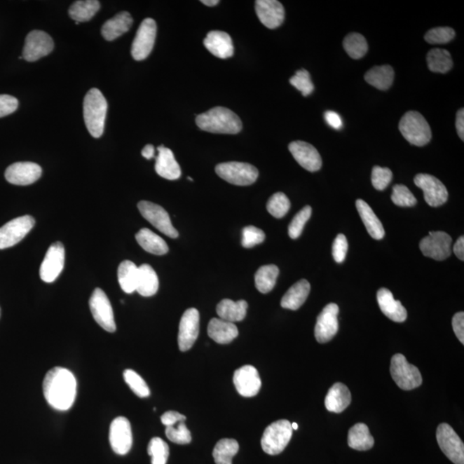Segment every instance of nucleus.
Returning a JSON list of instances; mask_svg holds the SVG:
<instances>
[{
	"instance_id": "nucleus-21",
	"label": "nucleus",
	"mask_w": 464,
	"mask_h": 464,
	"mask_svg": "<svg viewBox=\"0 0 464 464\" xmlns=\"http://www.w3.org/2000/svg\"><path fill=\"white\" fill-rule=\"evenodd\" d=\"M233 383L238 393L245 397H253L259 393L261 380L256 367L245 366L235 371Z\"/></svg>"
},
{
	"instance_id": "nucleus-42",
	"label": "nucleus",
	"mask_w": 464,
	"mask_h": 464,
	"mask_svg": "<svg viewBox=\"0 0 464 464\" xmlns=\"http://www.w3.org/2000/svg\"><path fill=\"white\" fill-rule=\"evenodd\" d=\"M343 47L348 55L355 60L362 58L368 51L366 38L359 33H351L346 36Z\"/></svg>"
},
{
	"instance_id": "nucleus-4",
	"label": "nucleus",
	"mask_w": 464,
	"mask_h": 464,
	"mask_svg": "<svg viewBox=\"0 0 464 464\" xmlns=\"http://www.w3.org/2000/svg\"><path fill=\"white\" fill-rule=\"evenodd\" d=\"M399 130L414 146H424L432 139L431 128L419 112H407L399 123Z\"/></svg>"
},
{
	"instance_id": "nucleus-14",
	"label": "nucleus",
	"mask_w": 464,
	"mask_h": 464,
	"mask_svg": "<svg viewBox=\"0 0 464 464\" xmlns=\"http://www.w3.org/2000/svg\"><path fill=\"white\" fill-rule=\"evenodd\" d=\"M54 47V41L48 34L41 30H33L26 37L22 58L29 62H36L50 54Z\"/></svg>"
},
{
	"instance_id": "nucleus-60",
	"label": "nucleus",
	"mask_w": 464,
	"mask_h": 464,
	"mask_svg": "<svg viewBox=\"0 0 464 464\" xmlns=\"http://www.w3.org/2000/svg\"><path fill=\"white\" fill-rule=\"evenodd\" d=\"M142 154L143 157L144 158L148 159V161H150V159L153 158L155 157L154 146H152V144H146V146L143 148Z\"/></svg>"
},
{
	"instance_id": "nucleus-64",
	"label": "nucleus",
	"mask_w": 464,
	"mask_h": 464,
	"mask_svg": "<svg viewBox=\"0 0 464 464\" xmlns=\"http://www.w3.org/2000/svg\"><path fill=\"white\" fill-rule=\"evenodd\" d=\"M0 317H1V308H0Z\"/></svg>"
},
{
	"instance_id": "nucleus-48",
	"label": "nucleus",
	"mask_w": 464,
	"mask_h": 464,
	"mask_svg": "<svg viewBox=\"0 0 464 464\" xmlns=\"http://www.w3.org/2000/svg\"><path fill=\"white\" fill-rule=\"evenodd\" d=\"M394 204L398 207H411L417 203L416 198L414 197L410 190L404 185H395L393 196H391Z\"/></svg>"
},
{
	"instance_id": "nucleus-25",
	"label": "nucleus",
	"mask_w": 464,
	"mask_h": 464,
	"mask_svg": "<svg viewBox=\"0 0 464 464\" xmlns=\"http://www.w3.org/2000/svg\"><path fill=\"white\" fill-rule=\"evenodd\" d=\"M158 155L156 158L155 170L158 176L174 181L180 178L182 171L172 151L161 146L158 147Z\"/></svg>"
},
{
	"instance_id": "nucleus-54",
	"label": "nucleus",
	"mask_w": 464,
	"mask_h": 464,
	"mask_svg": "<svg viewBox=\"0 0 464 464\" xmlns=\"http://www.w3.org/2000/svg\"><path fill=\"white\" fill-rule=\"evenodd\" d=\"M18 108V101L16 97L10 95H0V118L14 113Z\"/></svg>"
},
{
	"instance_id": "nucleus-63",
	"label": "nucleus",
	"mask_w": 464,
	"mask_h": 464,
	"mask_svg": "<svg viewBox=\"0 0 464 464\" xmlns=\"http://www.w3.org/2000/svg\"><path fill=\"white\" fill-rule=\"evenodd\" d=\"M188 179H189V181L193 182V179L191 177H188Z\"/></svg>"
},
{
	"instance_id": "nucleus-1",
	"label": "nucleus",
	"mask_w": 464,
	"mask_h": 464,
	"mask_svg": "<svg viewBox=\"0 0 464 464\" xmlns=\"http://www.w3.org/2000/svg\"><path fill=\"white\" fill-rule=\"evenodd\" d=\"M43 395L53 409L69 410L77 395V381L69 370L55 367L48 371L43 380Z\"/></svg>"
},
{
	"instance_id": "nucleus-29",
	"label": "nucleus",
	"mask_w": 464,
	"mask_h": 464,
	"mask_svg": "<svg viewBox=\"0 0 464 464\" xmlns=\"http://www.w3.org/2000/svg\"><path fill=\"white\" fill-rule=\"evenodd\" d=\"M207 333L209 337L219 344H228L238 336V327L233 322L220 318H212L209 322Z\"/></svg>"
},
{
	"instance_id": "nucleus-32",
	"label": "nucleus",
	"mask_w": 464,
	"mask_h": 464,
	"mask_svg": "<svg viewBox=\"0 0 464 464\" xmlns=\"http://www.w3.org/2000/svg\"><path fill=\"white\" fill-rule=\"evenodd\" d=\"M248 310V303L245 300L232 301L223 299L217 306V314L220 319L230 322H241L245 318Z\"/></svg>"
},
{
	"instance_id": "nucleus-24",
	"label": "nucleus",
	"mask_w": 464,
	"mask_h": 464,
	"mask_svg": "<svg viewBox=\"0 0 464 464\" xmlns=\"http://www.w3.org/2000/svg\"><path fill=\"white\" fill-rule=\"evenodd\" d=\"M204 45L212 55L219 59H228L234 55L233 43L227 33L214 30L205 38Z\"/></svg>"
},
{
	"instance_id": "nucleus-38",
	"label": "nucleus",
	"mask_w": 464,
	"mask_h": 464,
	"mask_svg": "<svg viewBox=\"0 0 464 464\" xmlns=\"http://www.w3.org/2000/svg\"><path fill=\"white\" fill-rule=\"evenodd\" d=\"M280 270L275 265L262 266L257 270L254 275V282L257 290L266 294L271 292L275 287Z\"/></svg>"
},
{
	"instance_id": "nucleus-17",
	"label": "nucleus",
	"mask_w": 464,
	"mask_h": 464,
	"mask_svg": "<svg viewBox=\"0 0 464 464\" xmlns=\"http://www.w3.org/2000/svg\"><path fill=\"white\" fill-rule=\"evenodd\" d=\"M200 332V313L196 308L185 311L179 325L178 346L182 352L188 351L196 343Z\"/></svg>"
},
{
	"instance_id": "nucleus-23",
	"label": "nucleus",
	"mask_w": 464,
	"mask_h": 464,
	"mask_svg": "<svg viewBox=\"0 0 464 464\" xmlns=\"http://www.w3.org/2000/svg\"><path fill=\"white\" fill-rule=\"evenodd\" d=\"M256 13L261 24L268 29H276L283 24L284 6L277 0H257Z\"/></svg>"
},
{
	"instance_id": "nucleus-57",
	"label": "nucleus",
	"mask_w": 464,
	"mask_h": 464,
	"mask_svg": "<svg viewBox=\"0 0 464 464\" xmlns=\"http://www.w3.org/2000/svg\"><path fill=\"white\" fill-rule=\"evenodd\" d=\"M325 118L331 128L334 129H341L343 123H342L341 118L337 113L334 111H327L325 114Z\"/></svg>"
},
{
	"instance_id": "nucleus-51",
	"label": "nucleus",
	"mask_w": 464,
	"mask_h": 464,
	"mask_svg": "<svg viewBox=\"0 0 464 464\" xmlns=\"http://www.w3.org/2000/svg\"><path fill=\"white\" fill-rule=\"evenodd\" d=\"M266 235L264 231L259 228L253 226H246L243 229L242 245L246 249L253 248V247L264 243Z\"/></svg>"
},
{
	"instance_id": "nucleus-34",
	"label": "nucleus",
	"mask_w": 464,
	"mask_h": 464,
	"mask_svg": "<svg viewBox=\"0 0 464 464\" xmlns=\"http://www.w3.org/2000/svg\"><path fill=\"white\" fill-rule=\"evenodd\" d=\"M136 240L144 250L156 256L168 253L169 247L161 237L147 228L140 230L135 236Z\"/></svg>"
},
{
	"instance_id": "nucleus-20",
	"label": "nucleus",
	"mask_w": 464,
	"mask_h": 464,
	"mask_svg": "<svg viewBox=\"0 0 464 464\" xmlns=\"http://www.w3.org/2000/svg\"><path fill=\"white\" fill-rule=\"evenodd\" d=\"M43 173L41 166L32 162L15 163L6 169L5 177L11 184L26 186L36 182Z\"/></svg>"
},
{
	"instance_id": "nucleus-6",
	"label": "nucleus",
	"mask_w": 464,
	"mask_h": 464,
	"mask_svg": "<svg viewBox=\"0 0 464 464\" xmlns=\"http://www.w3.org/2000/svg\"><path fill=\"white\" fill-rule=\"evenodd\" d=\"M216 173L231 184L249 186L254 184L259 176L256 167L248 163L227 162L216 166Z\"/></svg>"
},
{
	"instance_id": "nucleus-26",
	"label": "nucleus",
	"mask_w": 464,
	"mask_h": 464,
	"mask_svg": "<svg viewBox=\"0 0 464 464\" xmlns=\"http://www.w3.org/2000/svg\"><path fill=\"white\" fill-rule=\"evenodd\" d=\"M376 299L380 309L388 318L395 322L406 321L408 313L402 303L394 299L393 292L386 288H381L376 294Z\"/></svg>"
},
{
	"instance_id": "nucleus-45",
	"label": "nucleus",
	"mask_w": 464,
	"mask_h": 464,
	"mask_svg": "<svg viewBox=\"0 0 464 464\" xmlns=\"http://www.w3.org/2000/svg\"><path fill=\"white\" fill-rule=\"evenodd\" d=\"M290 207V200L284 193L281 192L276 193L270 197L267 203L269 214L276 219H281L286 216Z\"/></svg>"
},
{
	"instance_id": "nucleus-35",
	"label": "nucleus",
	"mask_w": 464,
	"mask_h": 464,
	"mask_svg": "<svg viewBox=\"0 0 464 464\" xmlns=\"http://www.w3.org/2000/svg\"><path fill=\"white\" fill-rule=\"evenodd\" d=\"M348 446L356 451H368L374 446V437L367 425L357 423L349 430Z\"/></svg>"
},
{
	"instance_id": "nucleus-30",
	"label": "nucleus",
	"mask_w": 464,
	"mask_h": 464,
	"mask_svg": "<svg viewBox=\"0 0 464 464\" xmlns=\"http://www.w3.org/2000/svg\"><path fill=\"white\" fill-rule=\"evenodd\" d=\"M311 292V285L306 280H300L295 283L281 299V306L284 309L299 310L306 301Z\"/></svg>"
},
{
	"instance_id": "nucleus-2",
	"label": "nucleus",
	"mask_w": 464,
	"mask_h": 464,
	"mask_svg": "<svg viewBox=\"0 0 464 464\" xmlns=\"http://www.w3.org/2000/svg\"><path fill=\"white\" fill-rule=\"evenodd\" d=\"M196 124L201 130L212 134L237 135L243 128L242 121L231 109L215 107L196 117Z\"/></svg>"
},
{
	"instance_id": "nucleus-15",
	"label": "nucleus",
	"mask_w": 464,
	"mask_h": 464,
	"mask_svg": "<svg viewBox=\"0 0 464 464\" xmlns=\"http://www.w3.org/2000/svg\"><path fill=\"white\" fill-rule=\"evenodd\" d=\"M414 184L422 189L425 203L430 207H437L446 203L449 196L447 189L435 177L428 174H418L414 177Z\"/></svg>"
},
{
	"instance_id": "nucleus-22",
	"label": "nucleus",
	"mask_w": 464,
	"mask_h": 464,
	"mask_svg": "<svg viewBox=\"0 0 464 464\" xmlns=\"http://www.w3.org/2000/svg\"><path fill=\"white\" fill-rule=\"evenodd\" d=\"M288 148L292 157L303 169L311 172L321 169L322 165L321 156L313 144L298 140L289 144Z\"/></svg>"
},
{
	"instance_id": "nucleus-39",
	"label": "nucleus",
	"mask_w": 464,
	"mask_h": 464,
	"mask_svg": "<svg viewBox=\"0 0 464 464\" xmlns=\"http://www.w3.org/2000/svg\"><path fill=\"white\" fill-rule=\"evenodd\" d=\"M427 62L429 70L437 74H446L453 67L450 53L442 48H433L428 52Z\"/></svg>"
},
{
	"instance_id": "nucleus-52",
	"label": "nucleus",
	"mask_w": 464,
	"mask_h": 464,
	"mask_svg": "<svg viewBox=\"0 0 464 464\" xmlns=\"http://www.w3.org/2000/svg\"><path fill=\"white\" fill-rule=\"evenodd\" d=\"M393 174L389 168H382V167L375 166L372 169L371 182L376 190L385 189L393 181Z\"/></svg>"
},
{
	"instance_id": "nucleus-47",
	"label": "nucleus",
	"mask_w": 464,
	"mask_h": 464,
	"mask_svg": "<svg viewBox=\"0 0 464 464\" xmlns=\"http://www.w3.org/2000/svg\"><path fill=\"white\" fill-rule=\"evenodd\" d=\"M184 422H179L177 424V427H175V425L173 427H166L165 435L171 442L177 444H188L191 443V432H190Z\"/></svg>"
},
{
	"instance_id": "nucleus-59",
	"label": "nucleus",
	"mask_w": 464,
	"mask_h": 464,
	"mask_svg": "<svg viewBox=\"0 0 464 464\" xmlns=\"http://www.w3.org/2000/svg\"><path fill=\"white\" fill-rule=\"evenodd\" d=\"M453 251L456 257H458L459 260H464V238L463 236L460 237L458 239V241L456 242Z\"/></svg>"
},
{
	"instance_id": "nucleus-41",
	"label": "nucleus",
	"mask_w": 464,
	"mask_h": 464,
	"mask_svg": "<svg viewBox=\"0 0 464 464\" xmlns=\"http://www.w3.org/2000/svg\"><path fill=\"white\" fill-rule=\"evenodd\" d=\"M239 451L238 441L233 439H220L212 451L216 464H232V458Z\"/></svg>"
},
{
	"instance_id": "nucleus-61",
	"label": "nucleus",
	"mask_w": 464,
	"mask_h": 464,
	"mask_svg": "<svg viewBox=\"0 0 464 464\" xmlns=\"http://www.w3.org/2000/svg\"><path fill=\"white\" fill-rule=\"evenodd\" d=\"M201 3L204 4L207 6H215L219 3V0H203Z\"/></svg>"
},
{
	"instance_id": "nucleus-11",
	"label": "nucleus",
	"mask_w": 464,
	"mask_h": 464,
	"mask_svg": "<svg viewBox=\"0 0 464 464\" xmlns=\"http://www.w3.org/2000/svg\"><path fill=\"white\" fill-rule=\"evenodd\" d=\"M138 208L144 218L162 233L171 238H178V231L172 226L168 212L161 205L142 200L139 201Z\"/></svg>"
},
{
	"instance_id": "nucleus-33",
	"label": "nucleus",
	"mask_w": 464,
	"mask_h": 464,
	"mask_svg": "<svg viewBox=\"0 0 464 464\" xmlns=\"http://www.w3.org/2000/svg\"><path fill=\"white\" fill-rule=\"evenodd\" d=\"M158 287V277L151 266L149 264L140 266L136 292L143 296H151L157 294Z\"/></svg>"
},
{
	"instance_id": "nucleus-7",
	"label": "nucleus",
	"mask_w": 464,
	"mask_h": 464,
	"mask_svg": "<svg viewBox=\"0 0 464 464\" xmlns=\"http://www.w3.org/2000/svg\"><path fill=\"white\" fill-rule=\"evenodd\" d=\"M390 374L397 386L403 390L416 389L422 383L419 369L409 364L401 353L395 355L391 359Z\"/></svg>"
},
{
	"instance_id": "nucleus-28",
	"label": "nucleus",
	"mask_w": 464,
	"mask_h": 464,
	"mask_svg": "<svg viewBox=\"0 0 464 464\" xmlns=\"http://www.w3.org/2000/svg\"><path fill=\"white\" fill-rule=\"evenodd\" d=\"M352 395L348 388L341 383H334L325 398V407L329 412L340 414L351 403Z\"/></svg>"
},
{
	"instance_id": "nucleus-46",
	"label": "nucleus",
	"mask_w": 464,
	"mask_h": 464,
	"mask_svg": "<svg viewBox=\"0 0 464 464\" xmlns=\"http://www.w3.org/2000/svg\"><path fill=\"white\" fill-rule=\"evenodd\" d=\"M311 212L313 209L310 205H306L295 215L288 226L289 237L296 239L301 236L304 226L311 218Z\"/></svg>"
},
{
	"instance_id": "nucleus-27",
	"label": "nucleus",
	"mask_w": 464,
	"mask_h": 464,
	"mask_svg": "<svg viewBox=\"0 0 464 464\" xmlns=\"http://www.w3.org/2000/svg\"><path fill=\"white\" fill-rule=\"evenodd\" d=\"M134 19L128 11H121L110 18L102 28V36L105 40L111 41L127 33L132 27Z\"/></svg>"
},
{
	"instance_id": "nucleus-13",
	"label": "nucleus",
	"mask_w": 464,
	"mask_h": 464,
	"mask_svg": "<svg viewBox=\"0 0 464 464\" xmlns=\"http://www.w3.org/2000/svg\"><path fill=\"white\" fill-rule=\"evenodd\" d=\"M452 238L444 231H431L420 243V249L425 257L436 261L447 259L451 254Z\"/></svg>"
},
{
	"instance_id": "nucleus-16",
	"label": "nucleus",
	"mask_w": 464,
	"mask_h": 464,
	"mask_svg": "<svg viewBox=\"0 0 464 464\" xmlns=\"http://www.w3.org/2000/svg\"><path fill=\"white\" fill-rule=\"evenodd\" d=\"M338 314L339 307L336 303H329L319 314L315 327V337L319 343H327L336 336L339 329Z\"/></svg>"
},
{
	"instance_id": "nucleus-36",
	"label": "nucleus",
	"mask_w": 464,
	"mask_h": 464,
	"mask_svg": "<svg viewBox=\"0 0 464 464\" xmlns=\"http://www.w3.org/2000/svg\"><path fill=\"white\" fill-rule=\"evenodd\" d=\"M394 70L389 64L371 68L364 75V79L375 88L386 90L390 88L394 81Z\"/></svg>"
},
{
	"instance_id": "nucleus-18",
	"label": "nucleus",
	"mask_w": 464,
	"mask_h": 464,
	"mask_svg": "<svg viewBox=\"0 0 464 464\" xmlns=\"http://www.w3.org/2000/svg\"><path fill=\"white\" fill-rule=\"evenodd\" d=\"M64 247L56 242L49 247L40 268V277L44 282L52 283L62 273L64 266Z\"/></svg>"
},
{
	"instance_id": "nucleus-8",
	"label": "nucleus",
	"mask_w": 464,
	"mask_h": 464,
	"mask_svg": "<svg viewBox=\"0 0 464 464\" xmlns=\"http://www.w3.org/2000/svg\"><path fill=\"white\" fill-rule=\"evenodd\" d=\"M33 217L25 215L11 220L0 228V250L10 248L22 240L35 226Z\"/></svg>"
},
{
	"instance_id": "nucleus-19",
	"label": "nucleus",
	"mask_w": 464,
	"mask_h": 464,
	"mask_svg": "<svg viewBox=\"0 0 464 464\" xmlns=\"http://www.w3.org/2000/svg\"><path fill=\"white\" fill-rule=\"evenodd\" d=\"M109 443L112 450L118 455H125L132 446V433L130 421L120 416L112 421L109 428Z\"/></svg>"
},
{
	"instance_id": "nucleus-5",
	"label": "nucleus",
	"mask_w": 464,
	"mask_h": 464,
	"mask_svg": "<svg viewBox=\"0 0 464 464\" xmlns=\"http://www.w3.org/2000/svg\"><path fill=\"white\" fill-rule=\"evenodd\" d=\"M292 430L291 422L287 420L278 421L269 425L261 437L262 450L271 456L280 454L290 442Z\"/></svg>"
},
{
	"instance_id": "nucleus-53",
	"label": "nucleus",
	"mask_w": 464,
	"mask_h": 464,
	"mask_svg": "<svg viewBox=\"0 0 464 464\" xmlns=\"http://www.w3.org/2000/svg\"><path fill=\"white\" fill-rule=\"evenodd\" d=\"M348 250V243L347 238L343 234H339L336 238L334 239L333 243V257L337 264H341L345 261L346 256H347Z\"/></svg>"
},
{
	"instance_id": "nucleus-43",
	"label": "nucleus",
	"mask_w": 464,
	"mask_h": 464,
	"mask_svg": "<svg viewBox=\"0 0 464 464\" xmlns=\"http://www.w3.org/2000/svg\"><path fill=\"white\" fill-rule=\"evenodd\" d=\"M148 454L151 458V464H166L170 456L168 444L161 437H153L148 444Z\"/></svg>"
},
{
	"instance_id": "nucleus-12",
	"label": "nucleus",
	"mask_w": 464,
	"mask_h": 464,
	"mask_svg": "<svg viewBox=\"0 0 464 464\" xmlns=\"http://www.w3.org/2000/svg\"><path fill=\"white\" fill-rule=\"evenodd\" d=\"M157 24L152 18H146L140 25L137 32L134 43L132 45V56L135 60H146L153 49Z\"/></svg>"
},
{
	"instance_id": "nucleus-10",
	"label": "nucleus",
	"mask_w": 464,
	"mask_h": 464,
	"mask_svg": "<svg viewBox=\"0 0 464 464\" xmlns=\"http://www.w3.org/2000/svg\"><path fill=\"white\" fill-rule=\"evenodd\" d=\"M436 437L441 451L452 463L464 464L463 442L450 425L440 424Z\"/></svg>"
},
{
	"instance_id": "nucleus-50",
	"label": "nucleus",
	"mask_w": 464,
	"mask_h": 464,
	"mask_svg": "<svg viewBox=\"0 0 464 464\" xmlns=\"http://www.w3.org/2000/svg\"><path fill=\"white\" fill-rule=\"evenodd\" d=\"M455 37L453 29L450 27H437L430 29L425 34V40L430 44H444L450 43Z\"/></svg>"
},
{
	"instance_id": "nucleus-3",
	"label": "nucleus",
	"mask_w": 464,
	"mask_h": 464,
	"mask_svg": "<svg viewBox=\"0 0 464 464\" xmlns=\"http://www.w3.org/2000/svg\"><path fill=\"white\" fill-rule=\"evenodd\" d=\"M108 102L100 90L91 89L83 100V118L87 129L94 138H100L104 134Z\"/></svg>"
},
{
	"instance_id": "nucleus-49",
	"label": "nucleus",
	"mask_w": 464,
	"mask_h": 464,
	"mask_svg": "<svg viewBox=\"0 0 464 464\" xmlns=\"http://www.w3.org/2000/svg\"><path fill=\"white\" fill-rule=\"evenodd\" d=\"M290 83L298 89L303 97L309 96L315 89L309 71L306 69L296 71L294 77L290 79Z\"/></svg>"
},
{
	"instance_id": "nucleus-44",
	"label": "nucleus",
	"mask_w": 464,
	"mask_h": 464,
	"mask_svg": "<svg viewBox=\"0 0 464 464\" xmlns=\"http://www.w3.org/2000/svg\"><path fill=\"white\" fill-rule=\"evenodd\" d=\"M125 382L136 395L140 398L149 397L151 391L147 383L143 379L142 376L137 374L136 371L128 369L123 374Z\"/></svg>"
},
{
	"instance_id": "nucleus-9",
	"label": "nucleus",
	"mask_w": 464,
	"mask_h": 464,
	"mask_svg": "<svg viewBox=\"0 0 464 464\" xmlns=\"http://www.w3.org/2000/svg\"><path fill=\"white\" fill-rule=\"evenodd\" d=\"M89 306L95 321L108 332H116V325L113 308L108 296L102 289H95L90 296Z\"/></svg>"
},
{
	"instance_id": "nucleus-58",
	"label": "nucleus",
	"mask_w": 464,
	"mask_h": 464,
	"mask_svg": "<svg viewBox=\"0 0 464 464\" xmlns=\"http://www.w3.org/2000/svg\"><path fill=\"white\" fill-rule=\"evenodd\" d=\"M456 131L460 137V139L464 140V109H461L456 114Z\"/></svg>"
},
{
	"instance_id": "nucleus-37",
	"label": "nucleus",
	"mask_w": 464,
	"mask_h": 464,
	"mask_svg": "<svg viewBox=\"0 0 464 464\" xmlns=\"http://www.w3.org/2000/svg\"><path fill=\"white\" fill-rule=\"evenodd\" d=\"M139 267L131 261L121 262L118 268V281L125 294H131L136 291L138 281Z\"/></svg>"
},
{
	"instance_id": "nucleus-62",
	"label": "nucleus",
	"mask_w": 464,
	"mask_h": 464,
	"mask_svg": "<svg viewBox=\"0 0 464 464\" xmlns=\"http://www.w3.org/2000/svg\"><path fill=\"white\" fill-rule=\"evenodd\" d=\"M292 429L296 430V429L299 428V425L296 423H292Z\"/></svg>"
},
{
	"instance_id": "nucleus-55",
	"label": "nucleus",
	"mask_w": 464,
	"mask_h": 464,
	"mask_svg": "<svg viewBox=\"0 0 464 464\" xmlns=\"http://www.w3.org/2000/svg\"><path fill=\"white\" fill-rule=\"evenodd\" d=\"M187 420L184 414L176 412V411H168L163 414L161 417V421L165 427H173V425H177L179 422L185 421Z\"/></svg>"
},
{
	"instance_id": "nucleus-40",
	"label": "nucleus",
	"mask_w": 464,
	"mask_h": 464,
	"mask_svg": "<svg viewBox=\"0 0 464 464\" xmlns=\"http://www.w3.org/2000/svg\"><path fill=\"white\" fill-rule=\"evenodd\" d=\"M101 4L97 0L76 1L70 7L69 16L76 22L90 21L100 9Z\"/></svg>"
},
{
	"instance_id": "nucleus-56",
	"label": "nucleus",
	"mask_w": 464,
	"mask_h": 464,
	"mask_svg": "<svg viewBox=\"0 0 464 464\" xmlns=\"http://www.w3.org/2000/svg\"><path fill=\"white\" fill-rule=\"evenodd\" d=\"M452 328H453L454 332L456 337L458 338V340L461 341V343L464 344V313H456L453 318H452Z\"/></svg>"
},
{
	"instance_id": "nucleus-31",
	"label": "nucleus",
	"mask_w": 464,
	"mask_h": 464,
	"mask_svg": "<svg viewBox=\"0 0 464 464\" xmlns=\"http://www.w3.org/2000/svg\"><path fill=\"white\" fill-rule=\"evenodd\" d=\"M356 207L371 237L376 240L383 238L385 231H384L383 224L370 205L363 200H357Z\"/></svg>"
}]
</instances>
